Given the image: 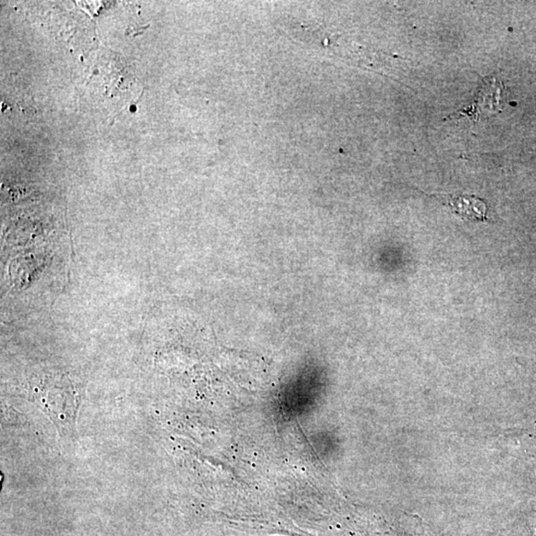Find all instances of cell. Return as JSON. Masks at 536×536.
Segmentation results:
<instances>
[{
  "label": "cell",
  "instance_id": "1",
  "mask_svg": "<svg viewBox=\"0 0 536 536\" xmlns=\"http://www.w3.org/2000/svg\"><path fill=\"white\" fill-rule=\"evenodd\" d=\"M447 205L462 219L469 221H485L487 206L474 196H449Z\"/></svg>",
  "mask_w": 536,
  "mask_h": 536
}]
</instances>
